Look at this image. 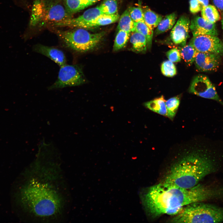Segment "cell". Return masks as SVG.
<instances>
[{
    "label": "cell",
    "mask_w": 223,
    "mask_h": 223,
    "mask_svg": "<svg viewBox=\"0 0 223 223\" xmlns=\"http://www.w3.org/2000/svg\"><path fill=\"white\" fill-rule=\"evenodd\" d=\"M180 99L178 97L171 98L165 102L167 110V116L171 120H173L177 112L180 104Z\"/></svg>",
    "instance_id": "26"
},
{
    "label": "cell",
    "mask_w": 223,
    "mask_h": 223,
    "mask_svg": "<svg viewBox=\"0 0 223 223\" xmlns=\"http://www.w3.org/2000/svg\"><path fill=\"white\" fill-rule=\"evenodd\" d=\"M214 5L219 9L223 11V0H212Z\"/></svg>",
    "instance_id": "32"
},
{
    "label": "cell",
    "mask_w": 223,
    "mask_h": 223,
    "mask_svg": "<svg viewBox=\"0 0 223 223\" xmlns=\"http://www.w3.org/2000/svg\"><path fill=\"white\" fill-rule=\"evenodd\" d=\"M220 56L213 53L197 52L194 62L197 68L200 71H214L219 67Z\"/></svg>",
    "instance_id": "12"
},
{
    "label": "cell",
    "mask_w": 223,
    "mask_h": 223,
    "mask_svg": "<svg viewBox=\"0 0 223 223\" xmlns=\"http://www.w3.org/2000/svg\"><path fill=\"white\" fill-rule=\"evenodd\" d=\"M189 91L199 97L216 101L223 105V102L218 96L216 88L206 76L199 75L192 80Z\"/></svg>",
    "instance_id": "8"
},
{
    "label": "cell",
    "mask_w": 223,
    "mask_h": 223,
    "mask_svg": "<svg viewBox=\"0 0 223 223\" xmlns=\"http://www.w3.org/2000/svg\"><path fill=\"white\" fill-rule=\"evenodd\" d=\"M202 17L206 20L215 23L220 18V15L216 8L212 5H208L201 10Z\"/></svg>",
    "instance_id": "24"
},
{
    "label": "cell",
    "mask_w": 223,
    "mask_h": 223,
    "mask_svg": "<svg viewBox=\"0 0 223 223\" xmlns=\"http://www.w3.org/2000/svg\"><path fill=\"white\" fill-rule=\"evenodd\" d=\"M177 18V15L175 12L165 16L157 27L154 32V35L156 36L172 28L175 24Z\"/></svg>",
    "instance_id": "20"
},
{
    "label": "cell",
    "mask_w": 223,
    "mask_h": 223,
    "mask_svg": "<svg viewBox=\"0 0 223 223\" xmlns=\"http://www.w3.org/2000/svg\"><path fill=\"white\" fill-rule=\"evenodd\" d=\"M142 8L143 21L146 24L151 30L157 27L163 19L162 16L151 10L147 7Z\"/></svg>",
    "instance_id": "18"
},
{
    "label": "cell",
    "mask_w": 223,
    "mask_h": 223,
    "mask_svg": "<svg viewBox=\"0 0 223 223\" xmlns=\"http://www.w3.org/2000/svg\"><path fill=\"white\" fill-rule=\"evenodd\" d=\"M190 21L186 15L181 16L173 28L170 33V38L177 45H185L189 36Z\"/></svg>",
    "instance_id": "11"
},
{
    "label": "cell",
    "mask_w": 223,
    "mask_h": 223,
    "mask_svg": "<svg viewBox=\"0 0 223 223\" xmlns=\"http://www.w3.org/2000/svg\"><path fill=\"white\" fill-rule=\"evenodd\" d=\"M85 82L84 75L79 66L66 64L60 67L57 80L48 89L52 90L78 86Z\"/></svg>",
    "instance_id": "7"
},
{
    "label": "cell",
    "mask_w": 223,
    "mask_h": 223,
    "mask_svg": "<svg viewBox=\"0 0 223 223\" xmlns=\"http://www.w3.org/2000/svg\"><path fill=\"white\" fill-rule=\"evenodd\" d=\"M179 51L181 58L188 65L194 62L197 51L191 44L183 46Z\"/></svg>",
    "instance_id": "22"
},
{
    "label": "cell",
    "mask_w": 223,
    "mask_h": 223,
    "mask_svg": "<svg viewBox=\"0 0 223 223\" xmlns=\"http://www.w3.org/2000/svg\"><path fill=\"white\" fill-rule=\"evenodd\" d=\"M166 55L168 60L173 63L180 62L181 60V55L179 50L176 48H174L168 51Z\"/></svg>",
    "instance_id": "30"
},
{
    "label": "cell",
    "mask_w": 223,
    "mask_h": 223,
    "mask_svg": "<svg viewBox=\"0 0 223 223\" xmlns=\"http://www.w3.org/2000/svg\"><path fill=\"white\" fill-rule=\"evenodd\" d=\"M190 28L193 36L204 34L217 36L218 34L214 23L198 16L194 17L191 20Z\"/></svg>",
    "instance_id": "13"
},
{
    "label": "cell",
    "mask_w": 223,
    "mask_h": 223,
    "mask_svg": "<svg viewBox=\"0 0 223 223\" xmlns=\"http://www.w3.org/2000/svg\"><path fill=\"white\" fill-rule=\"evenodd\" d=\"M59 0H35L32 7L30 24L32 27L52 25L72 18Z\"/></svg>",
    "instance_id": "4"
},
{
    "label": "cell",
    "mask_w": 223,
    "mask_h": 223,
    "mask_svg": "<svg viewBox=\"0 0 223 223\" xmlns=\"http://www.w3.org/2000/svg\"><path fill=\"white\" fill-rule=\"evenodd\" d=\"M117 28L129 33L135 31L134 22L131 19L129 8L126 9L119 18Z\"/></svg>",
    "instance_id": "21"
},
{
    "label": "cell",
    "mask_w": 223,
    "mask_h": 223,
    "mask_svg": "<svg viewBox=\"0 0 223 223\" xmlns=\"http://www.w3.org/2000/svg\"><path fill=\"white\" fill-rule=\"evenodd\" d=\"M33 49L35 52L48 57L60 67L67 64L66 57L63 52L57 47L37 44L33 46Z\"/></svg>",
    "instance_id": "14"
},
{
    "label": "cell",
    "mask_w": 223,
    "mask_h": 223,
    "mask_svg": "<svg viewBox=\"0 0 223 223\" xmlns=\"http://www.w3.org/2000/svg\"><path fill=\"white\" fill-rule=\"evenodd\" d=\"M161 70L164 76L171 77L177 73V70L173 63L169 60L164 61L161 64Z\"/></svg>",
    "instance_id": "28"
},
{
    "label": "cell",
    "mask_w": 223,
    "mask_h": 223,
    "mask_svg": "<svg viewBox=\"0 0 223 223\" xmlns=\"http://www.w3.org/2000/svg\"><path fill=\"white\" fill-rule=\"evenodd\" d=\"M103 13L99 6L91 8L85 11L79 16L72 18L53 24L56 27H77L84 28L89 23Z\"/></svg>",
    "instance_id": "10"
},
{
    "label": "cell",
    "mask_w": 223,
    "mask_h": 223,
    "mask_svg": "<svg viewBox=\"0 0 223 223\" xmlns=\"http://www.w3.org/2000/svg\"><path fill=\"white\" fill-rule=\"evenodd\" d=\"M189 43L198 52L223 55V43L216 35L204 34L193 36Z\"/></svg>",
    "instance_id": "9"
},
{
    "label": "cell",
    "mask_w": 223,
    "mask_h": 223,
    "mask_svg": "<svg viewBox=\"0 0 223 223\" xmlns=\"http://www.w3.org/2000/svg\"><path fill=\"white\" fill-rule=\"evenodd\" d=\"M130 16L134 22L143 21L142 8L140 7L129 8Z\"/></svg>",
    "instance_id": "29"
},
{
    "label": "cell",
    "mask_w": 223,
    "mask_h": 223,
    "mask_svg": "<svg viewBox=\"0 0 223 223\" xmlns=\"http://www.w3.org/2000/svg\"><path fill=\"white\" fill-rule=\"evenodd\" d=\"M99 6L103 14L112 15L117 13L116 0H104Z\"/></svg>",
    "instance_id": "27"
},
{
    "label": "cell",
    "mask_w": 223,
    "mask_h": 223,
    "mask_svg": "<svg viewBox=\"0 0 223 223\" xmlns=\"http://www.w3.org/2000/svg\"><path fill=\"white\" fill-rule=\"evenodd\" d=\"M174 223H217L223 221V209L201 202L190 203L171 220Z\"/></svg>",
    "instance_id": "5"
},
{
    "label": "cell",
    "mask_w": 223,
    "mask_h": 223,
    "mask_svg": "<svg viewBox=\"0 0 223 223\" xmlns=\"http://www.w3.org/2000/svg\"><path fill=\"white\" fill-rule=\"evenodd\" d=\"M130 41L132 50L136 53L144 52L147 48V41L145 37L141 33L134 31L132 32Z\"/></svg>",
    "instance_id": "16"
},
{
    "label": "cell",
    "mask_w": 223,
    "mask_h": 223,
    "mask_svg": "<svg viewBox=\"0 0 223 223\" xmlns=\"http://www.w3.org/2000/svg\"><path fill=\"white\" fill-rule=\"evenodd\" d=\"M190 10L192 13H197L203 9L198 0H190Z\"/></svg>",
    "instance_id": "31"
},
{
    "label": "cell",
    "mask_w": 223,
    "mask_h": 223,
    "mask_svg": "<svg viewBox=\"0 0 223 223\" xmlns=\"http://www.w3.org/2000/svg\"><path fill=\"white\" fill-rule=\"evenodd\" d=\"M135 31L139 32L144 36L147 39V48H150L153 35V30L151 29L144 21L134 22Z\"/></svg>",
    "instance_id": "23"
},
{
    "label": "cell",
    "mask_w": 223,
    "mask_h": 223,
    "mask_svg": "<svg viewBox=\"0 0 223 223\" xmlns=\"http://www.w3.org/2000/svg\"><path fill=\"white\" fill-rule=\"evenodd\" d=\"M100 0H63L67 10L74 14Z\"/></svg>",
    "instance_id": "15"
},
{
    "label": "cell",
    "mask_w": 223,
    "mask_h": 223,
    "mask_svg": "<svg viewBox=\"0 0 223 223\" xmlns=\"http://www.w3.org/2000/svg\"><path fill=\"white\" fill-rule=\"evenodd\" d=\"M58 162L36 159L21 191L22 203L30 215L43 220L56 219L62 214L64 196L58 180L60 173Z\"/></svg>",
    "instance_id": "1"
},
{
    "label": "cell",
    "mask_w": 223,
    "mask_h": 223,
    "mask_svg": "<svg viewBox=\"0 0 223 223\" xmlns=\"http://www.w3.org/2000/svg\"><path fill=\"white\" fill-rule=\"evenodd\" d=\"M120 17L118 13L112 15L102 14L87 24L84 28H89L109 25L117 21Z\"/></svg>",
    "instance_id": "17"
},
{
    "label": "cell",
    "mask_w": 223,
    "mask_h": 223,
    "mask_svg": "<svg viewBox=\"0 0 223 223\" xmlns=\"http://www.w3.org/2000/svg\"><path fill=\"white\" fill-rule=\"evenodd\" d=\"M203 149L197 148L179 158L170 168L164 182L190 189L215 171V162L209 151Z\"/></svg>",
    "instance_id": "3"
},
{
    "label": "cell",
    "mask_w": 223,
    "mask_h": 223,
    "mask_svg": "<svg viewBox=\"0 0 223 223\" xmlns=\"http://www.w3.org/2000/svg\"><path fill=\"white\" fill-rule=\"evenodd\" d=\"M201 4L203 9L208 5L209 0H198Z\"/></svg>",
    "instance_id": "33"
},
{
    "label": "cell",
    "mask_w": 223,
    "mask_h": 223,
    "mask_svg": "<svg viewBox=\"0 0 223 223\" xmlns=\"http://www.w3.org/2000/svg\"><path fill=\"white\" fill-rule=\"evenodd\" d=\"M130 33L122 30H118L114 40L113 51H118L125 46L129 39Z\"/></svg>",
    "instance_id": "25"
},
{
    "label": "cell",
    "mask_w": 223,
    "mask_h": 223,
    "mask_svg": "<svg viewBox=\"0 0 223 223\" xmlns=\"http://www.w3.org/2000/svg\"><path fill=\"white\" fill-rule=\"evenodd\" d=\"M164 97L162 96L153 100L145 103L144 105L146 108L158 114L167 116V110Z\"/></svg>",
    "instance_id": "19"
},
{
    "label": "cell",
    "mask_w": 223,
    "mask_h": 223,
    "mask_svg": "<svg viewBox=\"0 0 223 223\" xmlns=\"http://www.w3.org/2000/svg\"><path fill=\"white\" fill-rule=\"evenodd\" d=\"M223 190L220 186L198 184L183 188L164 182L149 187L143 198L146 208L151 216L176 215L186 205L208 200L221 198Z\"/></svg>",
    "instance_id": "2"
},
{
    "label": "cell",
    "mask_w": 223,
    "mask_h": 223,
    "mask_svg": "<svg viewBox=\"0 0 223 223\" xmlns=\"http://www.w3.org/2000/svg\"><path fill=\"white\" fill-rule=\"evenodd\" d=\"M221 24H222V28L223 30V19L221 20Z\"/></svg>",
    "instance_id": "34"
},
{
    "label": "cell",
    "mask_w": 223,
    "mask_h": 223,
    "mask_svg": "<svg viewBox=\"0 0 223 223\" xmlns=\"http://www.w3.org/2000/svg\"><path fill=\"white\" fill-rule=\"evenodd\" d=\"M56 32L65 47L74 51L82 53L91 50L96 47L105 34L104 31L91 33L82 28L58 31Z\"/></svg>",
    "instance_id": "6"
}]
</instances>
